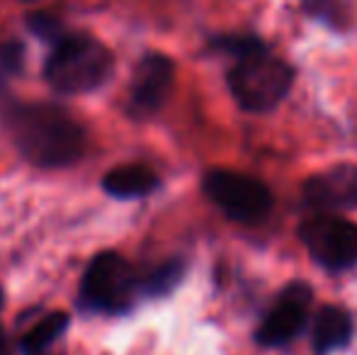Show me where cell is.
<instances>
[{"instance_id":"52a82bcc","label":"cell","mask_w":357,"mask_h":355,"mask_svg":"<svg viewBox=\"0 0 357 355\" xmlns=\"http://www.w3.org/2000/svg\"><path fill=\"white\" fill-rule=\"evenodd\" d=\"M311 299H314V292L306 282L287 285L255 331V341L265 348H280L294 341L306 326Z\"/></svg>"},{"instance_id":"9a60e30c","label":"cell","mask_w":357,"mask_h":355,"mask_svg":"<svg viewBox=\"0 0 357 355\" xmlns=\"http://www.w3.org/2000/svg\"><path fill=\"white\" fill-rule=\"evenodd\" d=\"M24 63V47L20 42H8L0 47V71L20 73Z\"/></svg>"},{"instance_id":"9c48e42d","label":"cell","mask_w":357,"mask_h":355,"mask_svg":"<svg viewBox=\"0 0 357 355\" xmlns=\"http://www.w3.org/2000/svg\"><path fill=\"white\" fill-rule=\"evenodd\" d=\"M304 204L314 212L338 214L345 209H357V166L338 163L321 171L304 183Z\"/></svg>"},{"instance_id":"ba28073f","label":"cell","mask_w":357,"mask_h":355,"mask_svg":"<svg viewBox=\"0 0 357 355\" xmlns=\"http://www.w3.org/2000/svg\"><path fill=\"white\" fill-rule=\"evenodd\" d=\"M175 83V63L165 54L151 52L137 63L129 93V109L134 117H149L158 112L168 100Z\"/></svg>"},{"instance_id":"ac0fdd59","label":"cell","mask_w":357,"mask_h":355,"mask_svg":"<svg viewBox=\"0 0 357 355\" xmlns=\"http://www.w3.org/2000/svg\"><path fill=\"white\" fill-rule=\"evenodd\" d=\"M27 3H34V0H27Z\"/></svg>"},{"instance_id":"3957f363","label":"cell","mask_w":357,"mask_h":355,"mask_svg":"<svg viewBox=\"0 0 357 355\" xmlns=\"http://www.w3.org/2000/svg\"><path fill=\"white\" fill-rule=\"evenodd\" d=\"M294 83V68L268 47L236 59L229 71V90L245 112H268L278 107Z\"/></svg>"},{"instance_id":"7c38bea8","label":"cell","mask_w":357,"mask_h":355,"mask_svg":"<svg viewBox=\"0 0 357 355\" xmlns=\"http://www.w3.org/2000/svg\"><path fill=\"white\" fill-rule=\"evenodd\" d=\"M68 314L66 312H52L44 319H39L27 333L20 341V348H22L27 355H39L42 351H47L56 338H61V333L68 328Z\"/></svg>"},{"instance_id":"5b68a950","label":"cell","mask_w":357,"mask_h":355,"mask_svg":"<svg viewBox=\"0 0 357 355\" xmlns=\"http://www.w3.org/2000/svg\"><path fill=\"white\" fill-rule=\"evenodd\" d=\"M202 190L212 204L238 224H258L273 212L275 195L263 180L245 173L214 168L202 180Z\"/></svg>"},{"instance_id":"8fae6325","label":"cell","mask_w":357,"mask_h":355,"mask_svg":"<svg viewBox=\"0 0 357 355\" xmlns=\"http://www.w3.org/2000/svg\"><path fill=\"white\" fill-rule=\"evenodd\" d=\"M155 188H158V176L153 168L144 166V163H127V166L112 168L102 178L105 192L119 199L144 197Z\"/></svg>"},{"instance_id":"6da1fadb","label":"cell","mask_w":357,"mask_h":355,"mask_svg":"<svg viewBox=\"0 0 357 355\" xmlns=\"http://www.w3.org/2000/svg\"><path fill=\"white\" fill-rule=\"evenodd\" d=\"M5 119L17 151L39 168L71 166L88 144L83 124L61 105H15Z\"/></svg>"},{"instance_id":"277c9868","label":"cell","mask_w":357,"mask_h":355,"mask_svg":"<svg viewBox=\"0 0 357 355\" xmlns=\"http://www.w3.org/2000/svg\"><path fill=\"white\" fill-rule=\"evenodd\" d=\"M142 280L119 253L102 251L90 261L80 280V304L90 312L124 314L134 307Z\"/></svg>"},{"instance_id":"e0dca14e","label":"cell","mask_w":357,"mask_h":355,"mask_svg":"<svg viewBox=\"0 0 357 355\" xmlns=\"http://www.w3.org/2000/svg\"><path fill=\"white\" fill-rule=\"evenodd\" d=\"M0 307H3V287H0Z\"/></svg>"},{"instance_id":"4fadbf2b","label":"cell","mask_w":357,"mask_h":355,"mask_svg":"<svg viewBox=\"0 0 357 355\" xmlns=\"http://www.w3.org/2000/svg\"><path fill=\"white\" fill-rule=\"evenodd\" d=\"M183 273H185L183 261H165L163 266L153 268L142 280L144 294H153V297H158V294H168L170 289L183 280Z\"/></svg>"},{"instance_id":"d6986e66","label":"cell","mask_w":357,"mask_h":355,"mask_svg":"<svg viewBox=\"0 0 357 355\" xmlns=\"http://www.w3.org/2000/svg\"><path fill=\"white\" fill-rule=\"evenodd\" d=\"M309 3H314V0H309Z\"/></svg>"},{"instance_id":"5bb4252c","label":"cell","mask_w":357,"mask_h":355,"mask_svg":"<svg viewBox=\"0 0 357 355\" xmlns=\"http://www.w3.org/2000/svg\"><path fill=\"white\" fill-rule=\"evenodd\" d=\"M27 27H29V32L37 34L39 39H44V42H49V44L61 42V39L68 34L66 29H63L61 20L54 17L52 13H29Z\"/></svg>"},{"instance_id":"30bf717a","label":"cell","mask_w":357,"mask_h":355,"mask_svg":"<svg viewBox=\"0 0 357 355\" xmlns=\"http://www.w3.org/2000/svg\"><path fill=\"white\" fill-rule=\"evenodd\" d=\"M353 317L348 309L335 307V304H326L316 312L314 326H311V336H314V351L319 355H328L333 351L345 348L353 341Z\"/></svg>"},{"instance_id":"7a4b0ae2","label":"cell","mask_w":357,"mask_h":355,"mask_svg":"<svg viewBox=\"0 0 357 355\" xmlns=\"http://www.w3.org/2000/svg\"><path fill=\"white\" fill-rule=\"evenodd\" d=\"M114 54L100 39L85 32H68L61 42L54 44L44 78L61 95L93 93L112 76Z\"/></svg>"},{"instance_id":"8992f818","label":"cell","mask_w":357,"mask_h":355,"mask_svg":"<svg viewBox=\"0 0 357 355\" xmlns=\"http://www.w3.org/2000/svg\"><path fill=\"white\" fill-rule=\"evenodd\" d=\"M299 239L311 258L331 273L357 266V224L338 214L314 212L299 227Z\"/></svg>"},{"instance_id":"2e32d148","label":"cell","mask_w":357,"mask_h":355,"mask_svg":"<svg viewBox=\"0 0 357 355\" xmlns=\"http://www.w3.org/2000/svg\"><path fill=\"white\" fill-rule=\"evenodd\" d=\"M0 355H8V336H5L3 324H0Z\"/></svg>"}]
</instances>
